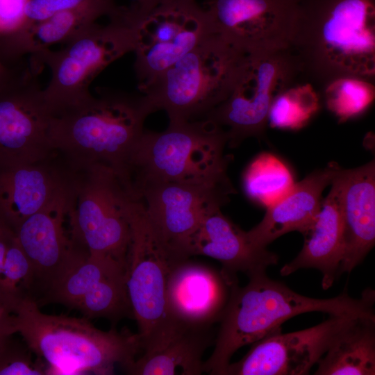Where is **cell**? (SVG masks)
Returning a JSON list of instances; mask_svg holds the SVG:
<instances>
[{
    "instance_id": "obj_16",
    "label": "cell",
    "mask_w": 375,
    "mask_h": 375,
    "mask_svg": "<svg viewBox=\"0 0 375 375\" xmlns=\"http://www.w3.org/2000/svg\"><path fill=\"white\" fill-rule=\"evenodd\" d=\"M356 317L329 315L320 324L303 330L272 333L251 344L244 357L228 364L224 375L308 374L338 333Z\"/></svg>"
},
{
    "instance_id": "obj_35",
    "label": "cell",
    "mask_w": 375,
    "mask_h": 375,
    "mask_svg": "<svg viewBox=\"0 0 375 375\" xmlns=\"http://www.w3.org/2000/svg\"><path fill=\"white\" fill-rule=\"evenodd\" d=\"M171 1L173 0H131L127 6L138 15H142Z\"/></svg>"
},
{
    "instance_id": "obj_10",
    "label": "cell",
    "mask_w": 375,
    "mask_h": 375,
    "mask_svg": "<svg viewBox=\"0 0 375 375\" xmlns=\"http://www.w3.org/2000/svg\"><path fill=\"white\" fill-rule=\"evenodd\" d=\"M301 72L290 48L245 53L226 98L204 118L226 132L229 147L247 138H260L273 101Z\"/></svg>"
},
{
    "instance_id": "obj_27",
    "label": "cell",
    "mask_w": 375,
    "mask_h": 375,
    "mask_svg": "<svg viewBox=\"0 0 375 375\" xmlns=\"http://www.w3.org/2000/svg\"><path fill=\"white\" fill-rule=\"evenodd\" d=\"M31 264L15 230L0 216V301L15 309L24 299H33Z\"/></svg>"
},
{
    "instance_id": "obj_22",
    "label": "cell",
    "mask_w": 375,
    "mask_h": 375,
    "mask_svg": "<svg viewBox=\"0 0 375 375\" xmlns=\"http://www.w3.org/2000/svg\"><path fill=\"white\" fill-rule=\"evenodd\" d=\"M114 0H88L56 12L0 38V56L12 65L25 56L34 57L56 44H65L101 17L117 8Z\"/></svg>"
},
{
    "instance_id": "obj_24",
    "label": "cell",
    "mask_w": 375,
    "mask_h": 375,
    "mask_svg": "<svg viewBox=\"0 0 375 375\" xmlns=\"http://www.w3.org/2000/svg\"><path fill=\"white\" fill-rule=\"evenodd\" d=\"M331 184V188L322 199L315 219L301 233L304 237L302 249L280 270L281 275L285 276L301 269H317L322 275V286L324 290L331 287L340 276L343 257L342 221L335 176Z\"/></svg>"
},
{
    "instance_id": "obj_19",
    "label": "cell",
    "mask_w": 375,
    "mask_h": 375,
    "mask_svg": "<svg viewBox=\"0 0 375 375\" xmlns=\"http://www.w3.org/2000/svg\"><path fill=\"white\" fill-rule=\"evenodd\" d=\"M232 282L222 271L205 264L190 258L178 262L169 274L167 286L170 317L181 327H212L219 321Z\"/></svg>"
},
{
    "instance_id": "obj_6",
    "label": "cell",
    "mask_w": 375,
    "mask_h": 375,
    "mask_svg": "<svg viewBox=\"0 0 375 375\" xmlns=\"http://www.w3.org/2000/svg\"><path fill=\"white\" fill-rule=\"evenodd\" d=\"M108 22L90 25L58 51L47 49L31 59L51 73L42 89L53 115L75 107L92 94L90 85L109 64L133 51L137 19L124 6L108 17Z\"/></svg>"
},
{
    "instance_id": "obj_18",
    "label": "cell",
    "mask_w": 375,
    "mask_h": 375,
    "mask_svg": "<svg viewBox=\"0 0 375 375\" xmlns=\"http://www.w3.org/2000/svg\"><path fill=\"white\" fill-rule=\"evenodd\" d=\"M71 192L23 221L15 229L33 274V299L38 304L59 278L72 256L67 227Z\"/></svg>"
},
{
    "instance_id": "obj_26",
    "label": "cell",
    "mask_w": 375,
    "mask_h": 375,
    "mask_svg": "<svg viewBox=\"0 0 375 375\" xmlns=\"http://www.w3.org/2000/svg\"><path fill=\"white\" fill-rule=\"evenodd\" d=\"M315 375H374L375 317L353 319L317 362Z\"/></svg>"
},
{
    "instance_id": "obj_1",
    "label": "cell",
    "mask_w": 375,
    "mask_h": 375,
    "mask_svg": "<svg viewBox=\"0 0 375 375\" xmlns=\"http://www.w3.org/2000/svg\"><path fill=\"white\" fill-rule=\"evenodd\" d=\"M243 287L231 283L214 349L204 361L203 372L224 375L233 354L241 347L281 331L285 321L297 315L320 312L329 315L375 317L374 290L365 289L361 297H351L347 288L336 297L316 299L299 294L266 272L248 276Z\"/></svg>"
},
{
    "instance_id": "obj_4",
    "label": "cell",
    "mask_w": 375,
    "mask_h": 375,
    "mask_svg": "<svg viewBox=\"0 0 375 375\" xmlns=\"http://www.w3.org/2000/svg\"><path fill=\"white\" fill-rule=\"evenodd\" d=\"M149 113L144 97L103 92L53 115L51 140L69 164H100L131 179L132 158Z\"/></svg>"
},
{
    "instance_id": "obj_31",
    "label": "cell",
    "mask_w": 375,
    "mask_h": 375,
    "mask_svg": "<svg viewBox=\"0 0 375 375\" xmlns=\"http://www.w3.org/2000/svg\"><path fill=\"white\" fill-rule=\"evenodd\" d=\"M31 351L14 343L0 358V375H44L45 369L40 362L32 360Z\"/></svg>"
},
{
    "instance_id": "obj_28",
    "label": "cell",
    "mask_w": 375,
    "mask_h": 375,
    "mask_svg": "<svg viewBox=\"0 0 375 375\" xmlns=\"http://www.w3.org/2000/svg\"><path fill=\"white\" fill-rule=\"evenodd\" d=\"M294 183L286 165L267 152L257 156L243 175V186L247 197L266 208L280 201Z\"/></svg>"
},
{
    "instance_id": "obj_30",
    "label": "cell",
    "mask_w": 375,
    "mask_h": 375,
    "mask_svg": "<svg viewBox=\"0 0 375 375\" xmlns=\"http://www.w3.org/2000/svg\"><path fill=\"white\" fill-rule=\"evenodd\" d=\"M326 85V107L339 122H346L360 115L374 99L375 88L372 81L344 76Z\"/></svg>"
},
{
    "instance_id": "obj_2",
    "label": "cell",
    "mask_w": 375,
    "mask_h": 375,
    "mask_svg": "<svg viewBox=\"0 0 375 375\" xmlns=\"http://www.w3.org/2000/svg\"><path fill=\"white\" fill-rule=\"evenodd\" d=\"M325 83L375 75V0H300L290 47Z\"/></svg>"
},
{
    "instance_id": "obj_21",
    "label": "cell",
    "mask_w": 375,
    "mask_h": 375,
    "mask_svg": "<svg viewBox=\"0 0 375 375\" xmlns=\"http://www.w3.org/2000/svg\"><path fill=\"white\" fill-rule=\"evenodd\" d=\"M335 178L343 230L340 276L351 272L375 243L374 161L351 169L340 167Z\"/></svg>"
},
{
    "instance_id": "obj_34",
    "label": "cell",
    "mask_w": 375,
    "mask_h": 375,
    "mask_svg": "<svg viewBox=\"0 0 375 375\" xmlns=\"http://www.w3.org/2000/svg\"><path fill=\"white\" fill-rule=\"evenodd\" d=\"M15 309L0 301V358L14 343L12 336L16 334Z\"/></svg>"
},
{
    "instance_id": "obj_15",
    "label": "cell",
    "mask_w": 375,
    "mask_h": 375,
    "mask_svg": "<svg viewBox=\"0 0 375 375\" xmlns=\"http://www.w3.org/2000/svg\"><path fill=\"white\" fill-rule=\"evenodd\" d=\"M197 4L212 35L249 53L290 47L300 0H204Z\"/></svg>"
},
{
    "instance_id": "obj_36",
    "label": "cell",
    "mask_w": 375,
    "mask_h": 375,
    "mask_svg": "<svg viewBox=\"0 0 375 375\" xmlns=\"http://www.w3.org/2000/svg\"><path fill=\"white\" fill-rule=\"evenodd\" d=\"M17 65H7L0 56V84L8 80L15 72Z\"/></svg>"
},
{
    "instance_id": "obj_29",
    "label": "cell",
    "mask_w": 375,
    "mask_h": 375,
    "mask_svg": "<svg viewBox=\"0 0 375 375\" xmlns=\"http://www.w3.org/2000/svg\"><path fill=\"white\" fill-rule=\"evenodd\" d=\"M319 108V98L309 83L292 84L273 101L268 114L271 127L296 130L311 119Z\"/></svg>"
},
{
    "instance_id": "obj_14",
    "label": "cell",
    "mask_w": 375,
    "mask_h": 375,
    "mask_svg": "<svg viewBox=\"0 0 375 375\" xmlns=\"http://www.w3.org/2000/svg\"><path fill=\"white\" fill-rule=\"evenodd\" d=\"M73 243L67 267L44 295L43 302L76 310L88 319L103 318L115 325L133 317L126 284V267L107 256L90 253Z\"/></svg>"
},
{
    "instance_id": "obj_17",
    "label": "cell",
    "mask_w": 375,
    "mask_h": 375,
    "mask_svg": "<svg viewBox=\"0 0 375 375\" xmlns=\"http://www.w3.org/2000/svg\"><path fill=\"white\" fill-rule=\"evenodd\" d=\"M72 169L57 152L33 163L0 164V216L15 230L72 190Z\"/></svg>"
},
{
    "instance_id": "obj_20",
    "label": "cell",
    "mask_w": 375,
    "mask_h": 375,
    "mask_svg": "<svg viewBox=\"0 0 375 375\" xmlns=\"http://www.w3.org/2000/svg\"><path fill=\"white\" fill-rule=\"evenodd\" d=\"M186 255L204 256L222 264V272L230 281L238 279L237 273L247 277L266 272L276 265L278 258L267 248L254 245L246 231L233 223L221 211L215 209L206 215L189 238Z\"/></svg>"
},
{
    "instance_id": "obj_7",
    "label": "cell",
    "mask_w": 375,
    "mask_h": 375,
    "mask_svg": "<svg viewBox=\"0 0 375 375\" xmlns=\"http://www.w3.org/2000/svg\"><path fill=\"white\" fill-rule=\"evenodd\" d=\"M226 132L212 122H170L162 132H144L131 165L132 183L143 181L201 183L228 178Z\"/></svg>"
},
{
    "instance_id": "obj_23",
    "label": "cell",
    "mask_w": 375,
    "mask_h": 375,
    "mask_svg": "<svg viewBox=\"0 0 375 375\" xmlns=\"http://www.w3.org/2000/svg\"><path fill=\"white\" fill-rule=\"evenodd\" d=\"M340 168L337 163L331 162L295 183L286 195L267 208L262 219L256 226L246 231L248 239L256 246L267 248L285 233L294 231L303 233L317 214L322 192Z\"/></svg>"
},
{
    "instance_id": "obj_25",
    "label": "cell",
    "mask_w": 375,
    "mask_h": 375,
    "mask_svg": "<svg viewBox=\"0 0 375 375\" xmlns=\"http://www.w3.org/2000/svg\"><path fill=\"white\" fill-rule=\"evenodd\" d=\"M210 329L184 328L123 369L132 375H200L203 372V356L215 341Z\"/></svg>"
},
{
    "instance_id": "obj_12",
    "label": "cell",
    "mask_w": 375,
    "mask_h": 375,
    "mask_svg": "<svg viewBox=\"0 0 375 375\" xmlns=\"http://www.w3.org/2000/svg\"><path fill=\"white\" fill-rule=\"evenodd\" d=\"M30 66L17 67L0 84V164L33 163L57 153L51 137L53 115Z\"/></svg>"
},
{
    "instance_id": "obj_13",
    "label": "cell",
    "mask_w": 375,
    "mask_h": 375,
    "mask_svg": "<svg viewBox=\"0 0 375 375\" xmlns=\"http://www.w3.org/2000/svg\"><path fill=\"white\" fill-rule=\"evenodd\" d=\"M133 188L161 240L183 259L190 258L186 245L201 219L235 193L229 178L201 183L143 181Z\"/></svg>"
},
{
    "instance_id": "obj_5",
    "label": "cell",
    "mask_w": 375,
    "mask_h": 375,
    "mask_svg": "<svg viewBox=\"0 0 375 375\" xmlns=\"http://www.w3.org/2000/svg\"><path fill=\"white\" fill-rule=\"evenodd\" d=\"M67 212L70 239L90 253L110 257L126 267L131 242V181L100 164L74 166Z\"/></svg>"
},
{
    "instance_id": "obj_8",
    "label": "cell",
    "mask_w": 375,
    "mask_h": 375,
    "mask_svg": "<svg viewBox=\"0 0 375 375\" xmlns=\"http://www.w3.org/2000/svg\"><path fill=\"white\" fill-rule=\"evenodd\" d=\"M131 242L126 284L143 351L167 341L183 327L170 317L166 300L169 274L182 259L172 252L151 225L138 197L130 208Z\"/></svg>"
},
{
    "instance_id": "obj_3",
    "label": "cell",
    "mask_w": 375,
    "mask_h": 375,
    "mask_svg": "<svg viewBox=\"0 0 375 375\" xmlns=\"http://www.w3.org/2000/svg\"><path fill=\"white\" fill-rule=\"evenodd\" d=\"M15 330L43 365L46 374H112L142 350L138 333L98 329L82 317L42 312L31 298L15 308Z\"/></svg>"
},
{
    "instance_id": "obj_9",
    "label": "cell",
    "mask_w": 375,
    "mask_h": 375,
    "mask_svg": "<svg viewBox=\"0 0 375 375\" xmlns=\"http://www.w3.org/2000/svg\"><path fill=\"white\" fill-rule=\"evenodd\" d=\"M244 55L210 35L166 70L145 94L149 112L163 109L170 122L205 116L226 98Z\"/></svg>"
},
{
    "instance_id": "obj_33",
    "label": "cell",
    "mask_w": 375,
    "mask_h": 375,
    "mask_svg": "<svg viewBox=\"0 0 375 375\" xmlns=\"http://www.w3.org/2000/svg\"><path fill=\"white\" fill-rule=\"evenodd\" d=\"M87 1L88 0H30L26 9L25 22L21 28L42 21L60 11L78 6Z\"/></svg>"
},
{
    "instance_id": "obj_11",
    "label": "cell",
    "mask_w": 375,
    "mask_h": 375,
    "mask_svg": "<svg viewBox=\"0 0 375 375\" xmlns=\"http://www.w3.org/2000/svg\"><path fill=\"white\" fill-rule=\"evenodd\" d=\"M210 35L194 0H173L140 15L133 49L140 88L146 94L166 70Z\"/></svg>"
},
{
    "instance_id": "obj_32",
    "label": "cell",
    "mask_w": 375,
    "mask_h": 375,
    "mask_svg": "<svg viewBox=\"0 0 375 375\" xmlns=\"http://www.w3.org/2000/svg\"><path fill=\"white\" fill-rule=\"evenodd\" d=\"M30 0H0V38L8 36L24 25Z\"/></svg>"
}]
</instances>
